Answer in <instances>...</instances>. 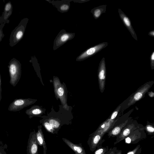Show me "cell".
<instances>
[{
    "instance_id": "3957f363",
    "label": "cell",
    "mask_w": 154,
    "mask_h": 154,
    "mask_svg": "<svg viewBox=\"0 0 154 154\" xmlns=\"http://www.w3.org/2000/svg\"><path fill=\"white\" fill-rule=\"evenodd\" d=\"M28 19H22L18 25L12 31L10 36L9 45L13 47L18 43L23 38L25 31Z\"/></svg>"
},
{
    "instance_id": "83f0119b",
    "label": "cell",
    "mask_w": 154,
    "mask_h": 154,
    "mask_svg": "<svg viewBox=\"0 0 154 154\" xmlns=\"http://www.w3.org/2000/svg\"><path fill=\"white\" fill-rule=\"evenodd\" d=\"M69 6L66 4H63L60 7V10L62 12H65L67 11L69 9Z\"/></svg>"
},
{
    "instance_id": "6da1fadb",
    "label": "cell",
    "mask_w": 154,
    "mask_h": 154,
    "mask_svg": "<svg viewBox=\"0 0 154 154\" xmlns=\"http://www.w3.org/2000/svg\"><path fill=\"white\" fill-rule=\"evenodd\" d=\"M59 110L56 112L52 106L51 111L48 113L47 116L40 117L48 121L58 133L63 125H71L73 118L72 106H68L66 108L61 104L59 105Z\"/></svg>"
},
{
    "instance_id": "5bb4252c",
    "label": "cell",
    "mask_w": 154,
    "mask_h": 154,
    "mask_svg": "<svg viewBox=\"0 0 154 154\" xmlns=\"http://www.w3.org/2000/svg\"><path fill=\"white\" fill-rule=\"evenodd\" d=\"M58 99L60 100L61 105L65 108H67L68 106L67 103V91L65 84L63 82L57 91Z\"/></svg>"
},
{
    "instance_id": "8d00e7d4",
    "label": "cell",
    "mask_w": 154,
    "mask_h": 154,
    "mask_svg": "<svg viewBox=\"0 0 154 154\" xmlns=\"http://www.w3.org/2000/svg\"><path fill=\"white\" fill-rule=\"evenodd\" d=\"M122 151L121 150H118V151L116 152V153H115V154H122Z\"/></svg>"
},
{
    "instance_id": "7402d4cb",
    "label": "cell",
    "mask_w": 154,
    "mask_h": 154,
    "mask_svg": "<svg viewBox=\"0 0 154 154\" xmlns=\"http://www.w3.org/2000/svg\"><path fill=\"white\" fill-rule=\"evenodd\" d=\"M39 122L49 133L53 134L58 133V132L55 131L52 126L47 121L42 119L40 120Z\"/></svg>"
},
{
    "instance_id": "ba28073f",
    "label": "cell",
    "mask_w": 154,
    "mask_h": 154,
    "mask_svg": "<svg viewBox=\"0 0 154 154\" xmlns=\"http://www.w3.org/2000/svg\"><path fill=\"white\" fill-rule=\"evenodd\" d=\"M103 136L100 134L94 132L89 135L87 143L91 151L94 152L98 146L104 142L105 140L103 139Z\"/></svg>"
},
{
    "instance_id": "4dcf8cb0",
    "label": "cell",
    "mask_w": 154,
    "mask_h": 154,
    "mask_svg": "<svg viewBox=\"0 0 154 154\" xmlns=\"http://www.w3.org/2000/svg\"><path fill=\"white\" fill-rule=\"evenodd\" d=\"M4 27L0 26V42L2 41L3 38L5 36V35L3 33V29Z\"/></svg>"
},
{
    "instance_id": "7a4b0ae2",
    "label": "cell",
    "mask_w": 154,
    "mask_h": 154,
    "mask_svg": "<svg viewBox=\"0 0 154 154\" xmlns=\"http://www.w3.org/2000/svg\"><path fill=\"white\" fill-rule=\"evenodd\" d=\"M8 68L10 77V83L15 86L19 82L21 75V64L14 58L12 59L8 63Z\"/></svg>"
},
{
    "instance_id": "8fae6325",
    "label": "cell",
    "mask_w": 154,
    "mask_h": 154,
    "mask_svg": "<svg viewBox=\"0 0 154 154\" xmlns=\"http://www.w3.org/2000/svg\"><path fill=\"white\" fill-rule=\"evenodd\" d=\"M138 126H136L135 124L133 123L128 124L116 137V140L114 143V145L124 140Z\"/></svg>"
},
{
    "instance_id": "e0dca14e",
    "label": "cell",
    "mask_w": 154,
    "mask_h": 154,
    "mask_svg": "<svg viewBox=\"0 0 154 154\" xmlns=\"http://www.w3.org/2000/svg\"><path fill=\"white\" fill-rule=\"evenodd\" d=\"M38 128L37 131L36 132V137L38 144L43 147V154H46L47 147L42 129V125H38Z\"/></svg>"
},
{
    "instance_id": "484cf974",
    "label": "cell",
    "mask_w": 154,
    "mask_h": 154,
    "mask_svg": "<svg viewBox=\"0 0 154 154\" xmlns=\"http://www.w3.org/2000/svg\"><path fill=\"white\" fill-rule=\"evenodd\" d=\"M145 129L148 134L150 135L153 134L154 132V128L153 126L150 124L147 125Z\"/></svg>"
},
{
    "instance_id": "44dd1931",
    "label": "cell",
    "mask_w": 154,
    "mask_h": 154,
    "mask_svg": "<svg viewBox=\"0 0 154 154\" xmlns=\"http://www.w3.org/2000/svg\"><path fill=\"white\" fill-rule=\"evenodd\" d=\"M106 6V5H101L95 7L91 10V12L95 19H98L103 13H105Z\"/></svg>"
},
{
    "instance_id": "d590c367",
    "label": "cell",
    "mask_w": 154,
    "mask_h": 154,
    "mask_svg": "<svg viewBox=\"0 0 154 154\" xmlns=\"http://www.w3.org/2000/svg\"><path fill=\"white\" fill-rule=\"evenodd\" d=\"M150 97H152L154 96V93L152 92H150L148 93Z\"/></svg>"
},
{
    "instance_id": "5b68a950",
    "label": "cell",
    "mask_w": 154,
    "mask_h": 154,
    "mask_svg": "<svg viewBox=\"0 0 154 154\" xmlns=\"http://www.w3.org/2000/svg\"><path fill=\"white\" fill-rule=\"evenodd\" d=\"M146 137V135L144 128L138 127L124 139L125 143H127L134 144Z\"/></svg>"
},
{
    "instance_id": "d6986e66",
    "label": "cell",
    "mask_w": 154,
    "mask_h": 154,
    "mask_svg": "<svg viewBox=\"0 0 154 154\" xmlns=\"http://www.w3.org/2000/svg\"><path fill=\"white\" fill-rule=\"evenodd\" d=\"M13 11V6L10 1L6 3L4 7V10L1 16L2 20L5 23L10 22L9 18L11 15Z\"/></svg>"
},
{
    "instance_id": "30bf717a",
    "label": "cell",
    "mask_w": 154,
    "mask_h": 154,
    "mask_svg": "<svg viewBox=\"0 0 154 154\" xmlns=\"http://www.w3.org/2000/svg\"><path fill=\"white\" fill-rule=\"evenodd\" d=\"M118 12L119 17L124 25L130 32L133 38L136 41H137V35L132 25L130 19L121 9L119 8Z\"/></svg>"
},
{
    "instance_id": "e575fe53",
    "label": "cell",
    "mask_w": 154,
    "mask_h": 154,
    "mask_svg": "<svg viewBox=\"0 0 154 154\" xmlns=\"http://www.w3.org/2000/svg\"><path fill=\"white\" fill-rule=\"evenodd\" d=\"M148 35L150 36L154 37V30L150 31L148 33Z\"/></svg>"
},
{
    "instance_id": "1f68e13d",
    "label": "cell",
    "mask_w": 154,
    "mask_h": 154,
    "mask_svg": "<svg viewBox=\"0 0 154 154\" xmlns=\"http://www.w3.org/2000/svg\"><path fill=\"white\" fill-rule=\"evenodd\" d=\"M1 78L0 73V102H1L2 97V86H1Z\"/></svg>"
},
{
    "instance_id": "8992f818",
    "label": "cell",
    "mask_w": 154,
    "mask_h": 154,
    "mask_svg": "<svg viewBox=\"0 0 154 154\" xmlns=\"http://www.w3.org/2000/svg\"><path fill=\"white\" fill-rule=\"evenodd\" d=\"M108 44V42H103L88 48L77 57L76 61L83 60L94 55L106 47Z\"/></svg>"
},
{
    "instance_id": "f546056e",
    "label": "cell",
    "mask_w": 154,
    "mask_h": 154,
    "mask_svg": "<svg viewBox=\"0 0 154 154\" xmlns=\"http://www.w3.org/2000/svg\"><path fill=\"white\" fill-rule=\"evenodd\" d=\"M118 150V149L116 147L111 148L109 149L106 154H115Z\"/></svg>"
},
{
    "instance_id": "9a60e30c",
    "label": "cell",
    "mask_w": 154,
    "mask_h": 154,
    "mask_svg": "<svg viewBox=\"0 0 154 154\" xmlns=\"http://www.w3.org/2000/svg\"><path fill=\"white\" fill-rule=\"evenodd\" d=\"M109 119L104 122L99 126L98 128L94 132L99 133L104 135L115 125L116 121Z\"/></svg>"
},
{
    "instance_id": "7c38bea8",
    "label": "cell",
    "mask_w": 154,
    "mask_h": 154,
    "mask_svg": "<svg viewBox=\"0 0 154 154\" xmlns=\"http://www.w3.org/2000/svg\"><path fill=\"white\" fill-rule=\"evenodd\" d=\"M150 87V85L149 84H146L142 86L141 88H139L135 93L132 97L131 98L128 105H131L133 104L136 102L140 100L143 97Z\"/></svg>"
},
{
    "instance_id": "d4e9b609",
    "label": "cell",
    "mask_w": 154,
    "mask_h": 154,
    "mask_svg": "<svg viewBox=\"0 0 154 154\" xmlns=\"http://www.w3.org/2000/svg\"><path fill=\"white\" fill-rule=\"evenodd\" d=\"M141 151L140 145L139 144L134 149L128 151L126 154H141Z\"/></svg>"
},
{
    "instance_id": "9c48e42d",
    "label": "cell",
    "mask_w": 154,
    "mask_h": 154,
    "mask_svg": "<svg viewBox=\"0 0 154 154\" xmlns=\"http://www.w3.org/2000/svg\"><path fill=\"white\" fill-rule=\"evenodd\" d=\"M26 154H38V144L35 130L29 134L27 142Z\"/></svg>"
},
{
    "instance_id": "836d02e7",
    "label": "cell",
    "mask_w": 154,
    "mask_h": 154,
    "mask_svg": "<svg viewBox=\"0 0 154 154\" xmlns=\"http://www.w3.org/2000/svg\"><path fill=\"white\" fill-rule=\"evenodd\" d=\"M5 23L3 21L1 16H0V26L4 27Z\"/></svg>"
},
{
    "instance_id": "ac0fdd59",
    "label": "cell",
    "mask_w": 154,
    "mask_h": 154,
    "mask_svg": "<svg viewBox=\"0 0 154 154\" xmlns=\"http://www.w3.org/2000/svg\"><path fill=\"white\" fill-rule=\"evenodd\" d=\"M128 120L120 124L114 126L110 129L107 132L109 137H115L118 135L122 130L128 125Z\"/></svg>"
},
{
    "instance_id": "cb8c5ba5",
    "label": "cell",
    "mask_w": 154,
    "mask_h": 154,
    "mask_svg": "<svg viewBox=\"0 0 154 154\" xmlns=\"http://www.w3.org/2000/svg\"><path fill=\"white\" fill-rule=\"evenodd\" d=\"M94 151V154H106L109 149L108 146L103 147L102 145L99 146Z\"/></svg>"
},
{
    "instance_id": "277c9868",
    "label": "cell",
    "mask_w": 154,
    "mask_h": 154,
    "mask_svg": "<svg viewBox=\"0 0 154 154\" xmlns=\"http://www.w3.org/2000/svg\"><path fill=\"white\" fill-rule=\"evenodd\" d=\"M37 100L30 98L16 99L9 105L8 109L11 112H17L35 103Z\"/></svg>"
},
{
    "instance_id": "2e32d148",
    "label": "cell",
    "mask_w": 154,
    "mask_h": 154,
    "mask_svg": "<svg viewBox=\"0 0 154 154\" xmlns=\"http://www.w3.org/2000/svg\"><path fill=\"white\" fill-rule=\"evenodd\" d=\"M62 140L75 154H87L82 146L81 143L74 144L69 140L64 138H62Z\"/></svg>"
},
{
    "instance_id": "f1b7e54d",
    "label": "cell",
    "mask_w": 154,
    "mask_h": 154,
    "mask_svg": "<svg viewBox=\"0 0 154 154\" xmlns=\"http://www.w3.org/2000/svg\"><path fill=\"white\" fill-rule=\"evenodd\" d=\"M120 108V106H119L113 112L111 116V118L110 119L113 120L116 117Z\"/></svg>"
},
{
    "instance_id": "ffe728a7",
    "label": "cell",
    "mask_w": 154,
    "mask_h": 154,
    "mask_svg": "<svg viewBox=\"0 0 154 154\" xmlns=\"http://www.w3.org/2000/svg\"><path fill=\"white\" fill-rule=\"evenodd\" d=\"M57 36L55 40V44L56 46L58 47L64 44L74 36L72 33L67 32L62 33Z\"/></svg>"
},
{
    "instance_id": "d6a6232c",
    "label": "cell",
    "mask_w": 154,
    "mask_h": 154,
    "mask_svg": "<svg viewBox=\"0 0 154 154\" xmlns=\"http://www.w3.org/2000/svg\"><path fill=\"white\" fill-rule=\"evenodd\" d=\"M0 154H7L3 147L0 146Z\"/></svg>"
},
{
    "instance_id": "4fadbf2b",
    "label": "cell",
    "mask_w": 154,
    "mask_h": 154,
    "mask_svg": "<svg viewBox=\"0 0 154 154\" xmlns=\"http://www.w3.org/2000/svg\"><path fill=\"white\" fill-rule=\"evenodd\" d=\"M45 111L46 109L38 105H34L27 109L25 113L29 116V119H31L34 117H40L45 113Z\"/></svg>"
},
{
    "instance_id": "603a6c76",
    "label": "cell",
    "mask_w": 154,
    "mask_h": 154,
    "mask_svg": "<svg viewBox=\"0 0 154 154\" xmlns=\"http://www.w3.org/2000/svg\"><path fill=\"white\" fill-rule=\"evenodd\" d=\"M53 84L55 96L57 100H58L59 99L58 97L57 91L62 83L57 77L54 76L53 78Z\"/></svg>"
},
{
    "instance_id": "52a82bcc",
    "label": "cell",
    "mask_w": 154,
    "mask_h": 154,
    "mask_svg": "<svg viewBox=\"0 0 154 154\" xmlns=\"http://www.w3.org/2000/svg\"><path fill=\"white\" fill-rule=\"evenodd\" d=\"M106 75L105 61L104 57H103L100 62L98 70L99 87L101 93H103L104 90Z\"/></svg>"
},
{
    "instance_id": "4316f807",
    "label": "cell",
    "mask_w": 154,
    "mask_h": 154,
    "mask_svg": "<svg viewBox=\"0 0 154 154\" xmlns=\"http://www.w3.org/2000/svg\"><path fill=\"white\" fill-rule=\"evenodd\" d=\"M150 60L151 69H154V51L152 52L150 55Z\"/></svg>"
}]
</instances>
